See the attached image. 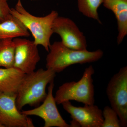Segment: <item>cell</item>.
Listing matches in <instances>:
<instances>
[{
    "instance_id": "cell-16",
    "label": "cell",
    "mask_w": 127,
    "mask_h": 127,
    "mask_svg": "<svg viewBox=\"0 0 127 127\" xmlns=\"http://www.w3.org/2000/svg\"><path fill=\"white\" fill-rule=\"evenodd\" d=\"M102 114L103 121L102 127H121L117 114L111 107H104Z\"/></svg>"
},
{
    "instance_id": "cell-2",
    "label": "cell",
    "mask_w": 127,
    "mask_h": 127,
    "mask_svg": "<svg viewBox=\"0 0 127 127\" xmlns=\"http://www.w3.org/2000/svg\"><path fill=\"white\" fill-rule=\"evenodd\" d=\"M103 56L102 50H77L67 47L61 41L51 44L46 58V68L59 73L72 65L97 61Z\"/></svg>"
},
{
    "instance_id": "cell-7",
    "label": "cell",
    "mask_w": 127,
    "mask_h": 127,
    "mask_svg": "<svg viewBox=\"0 0 127 127\" xmlns=\"http://www.w3.org/2000/svg\"><path fill=\"white\" fill-rule=\"evenodd\" d=\"M17 94L0 92V123L4 127H34L32 120L16 105Z\"/></svg>"
},
{
    "instance_id": "cell-5",
    "label": "cell",
    "mask_w": 127,
    "mask_h": 127,
    "mask_svg": "<svg viewBox=\"0 0 127 127\" xmlns=\"http://www.w3.org/2000/svg\"><path fill=\"white\" fill-rule=\"evenodd\" d=\"M106 92L111 107L118 115L121 127H127V66L120 68L111 78Z\"/></svg>"
},
{
    "instance_id": "cell-4",
    "label": "cell",
    "mask_w": 127,
    "mask_h": 127,
    "mask_svg": "<svg viewBox=\"0 0 127 127\" xmlns=\"http://www.w3.org/2000/svg\"><path fill=\"white\" fill-rule=\"evenodd\" d=\"M95 71L92 65L85 69L78 82H66L58 88L55 97L58 104L67 101H75L84 105L94 104V89L92 76Z\"/></svg>"
},
{
    "instance_id": "cell-18",
    "label": "cell",
    "mask_w": 127,
    "mask_h": 127,
    "mask_svg": "<svg viewBox=\"0 0 127 127\" xmlns=\"http://www.w3.org/2000/svg\"><path fill=\"white\" fill-rule=\"evenodd\" d=\"M0 127H4V126L0 123Z\"/></svg>"
},
{
    "instance_id": "cell-10",
    "label": "cell",
    "mask_w": 127,
    "mask_h": 127,
    "mask_svg": "<svg viewBox=\"0 0 127 127\" xmlns=\"http://www.w3.org/2000/svg\"><path fill=\"white\" fill-rule=\"evenodd\" d=\"M54 81L50 83L48 87L47 95L43 103L33 109L21 112L26 116H35L42 118L45 122L43 127H71L63 118L56 106L53 95Z\"/></svg>"
},
{
    "instance_id": "cell-14",
    "label": "cell",
    "mask_w": 127,
    "mask_h": 127,
    "mask_svg": "<svg viewBox=\"0 0 127 127\" xmlns=\"http://www.w3.org/2000/svg\"><path fill=\"white\" fill-rule=\"evenodd\" d=\"M15 46L13 39L0 40V67H14Z\"/></svg>"
},
{
    "instance_id": "cell-19",
    "label": "cell",
    "mask_w": 127,
    "mask_h": 127,
    "mask_svg": "<svg viewBox=\"0 0 127 127\" xmlns=\"http://www.w3.org/2000/svg\"><path fill=\"white\" fill-rule=\"evenodd\" d=\"M30 0L32 1H38L39 0Z\"/></svg>"
},
{
    "instance_id": "cell-8",
    "label": "cell",
    "mask_w": 127,
    "mask_h": 127,
    "mask_svg": "<svg viewBox=\"0 0 127 127\" xmlns=\"http://www.w3.org/2000/svg\"><path fill=\"white\" fill-rule=\"evenodd\" d=\"M15 46L14 67L25 74L34 71L41 58L34 41L18 37L13 39Z\"/></svg>"
},
{
    "instance_id": "cell-9",
    "label": "cell",
    "mask_w": 127,
    "mask_h": 127,
    "mask_svg": "<svg viewBox=\"0 0 127 127\" xmlns=\"http://www.w3.org/2000/svg\"><path fill=\"white\" fill-rule=\"evenodd\" d=\"M64 109L70 114L71 127H102L103 121L102 110L96 105H84L76 107L70 101L61 104Z\"/></svg>"
},
{
    "instance_id": "cell-17",
    "label": "cell",
    "mask_w": 127,
    "mask_h": 127,
    "mask_svg": "<svg viewBox=\"0 0 127 127\" xmlns=\"http://www.w3.org/2000/svg\"><path fill=\"white\" fill-rule=\"evenodd\" d=\"M7 0H0V22L7 20L11 16Z\"/></svg>"
},
{
    "instance_id": "cell-12",
    "label": "cell",
    "mask_w": 127,
    "mask_h": 127,
    "mask_svg": "<svg viewBox=\"0 0 127 127\" xmlns=\"http://www.w3.org/2000/svg\"><path fill=\"white\" fill-rule=\"evenodd\" d=\"M25 74L14 67L0 68V92L17 94Z\"/></svg>"
},
{
    "instance_id": "cell-1",
    "label": "cell",
    "mask_w": 127,
    "mask_h": 127,
    "mask_svg": "<svg viewBox=\"0 0 127 127\" xmlns=\"http://www.w3.org/2000/svg\"><path fill=\"white\" fill-rule=\"evenodd\" d=\"M56 73L49 69L40 68L25 74L17 93L16 105L20 111L27 105L38 106L45 99L46 88L54 81Z\"/></svg>"
},
{
    "instance_id": "cell-13",
    "label": "cell",
    "mask_w": 127,
    "mask_h": 127,
    "mask_svg": "<svg viewBox=\"0 0 127 127\" xmlns=\"http://www.w3.org/2000/svg\"><path fill=\"white\" fill-rule=\"evenodd\" d=\"M30 32L18 19L12 15L10 18L0 22V40L28 37Z\"/></svg>"
},
{
    "instance_id": "cell-3",
    "label": "cell",
    "mask_w": 127,
    "mask_h": 127,
    "mask_svg": "<svg viewBox=\"0 0 127 127\" xmlns=\"http://www.w3.org/2000/svg\"><path fill=\"white\" fill-rule=\"evenodd\" d=\"M10 13L31 32L36 45L42 46L48 52L51 45L50 39L54 33L53 23L58 16V12L53 10L45 16H36L28 12L21 0H18L15 8L11 9Z\"/></svg>"
},
{
    "instance_id": "cell-15",
    "label": "cell",
    "mask_w": 127,
    "mask_h": 127,
    "mask_svg": "<svg viewBox=\"0 0 127 127\" xmlns=\"http://www.w3.org/2000/svg\"><path fill=\"white\" fill-rule=\"evenodd\" d=\"M104 0H77L78 10L83 15L101 24L98 10Z\"/></svg>"
},
{
    "instance_id": "cell-11",
    "label": "cell",
    "mask_w": 127,
    "mask_h": 127,
    "mask_svg": "<svg viewBox=\"0 0 127 127\" xmlns=\"http://www.w3.org/2000/svg\"><path fill=\"white\" fill-rule=\"evenodd\" d=\"M103 4L115 16L118 32L117 43L120 45L127 35V0H104Z\"/></svg>"
},
{
    "instance_id": "cell-6",
    "label": "cell",
    "mask_w": 127,
    "mask_h": 127,
    "mask_svg": "<svg viewBox=\"0 0 127 127\" xmlns=\"http://www.w3.org/2000/svg\"><path fill=\"white\" fill-rule=\"evenodd\" d=\"M53 30V33L59 35L62 43L67 47L77 50H87L86 37L70 18L58 16L54 20Z\"/></svg>"
}]
</instances>
